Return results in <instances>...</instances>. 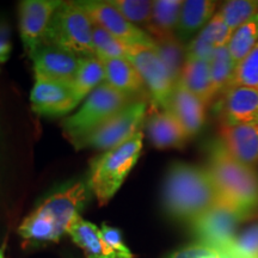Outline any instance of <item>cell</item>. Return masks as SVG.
I'll return each instance as SVG.
<instances>
[{"label": "cell", "mask_w": 258, "mask_h": 258, "mask_svg": "<svg viewBox=\"0 0 258 258\" xmlns=\"http://www.w3.org/2000/svg\"><path fill=\"white\" fill-rule=\"evenodd\" d=\"M218 192L206 167L177 161L167 170L161 205L167 217L190 224L218 201Z\"/></svg>", "instance_id": "obj_1"}, {"label": "cell", "mask_w": 258, "mask_h": 258, "mask_svg": "<svg viewBox=\"0 0 258 258\" xmlns=\"http://www.w3.org/2000/svg\"><path fill=\"white\" fill-rule=\"evenodd\" d=\"M207 166L222 201L247 217L258 212V172L237 160L228 152L220 139H214L207 145Z\"/></svg>", "instance_id": "obj_2"}, {"label": "cell", "mask_w": 258, "mask_h": 258, "mask_svg": "<svg viewBox=\"0 0 258 258\" xmlns=\"http://www.w3.org/2000/svg\"><path fill=\"white\" fill-rule=\"evenodd\" d=\"M143 143L144 133L139 131L124 144L93 159L88 178L99 205H106L123 184L140 158Z\"/></svg>", "instance_id": "obj_3"}, {"label": "cell", "mask_w": 258, "mask_h": 258, "mask_svg": "<svg viewBox=\"0 0 258 258\" xmlns=\"http://www.w3.org/2000/svg\"><path fill=\"white\" fill-rule=\"evenodd\" d=\"M93 24L78 3H61L50 19L42 43L67 50L79 57L96 56Z\"/></svg>", "instance_id": "obj_4"}, {"label": "cell", "mask_w": 258, "mask_h": 258, "mask_svg": "<svg viewBox=\"0 0 258 258\" xmlns=\"http://www.w3.org/2000/svg\"><path fill=\"white\" fill-rule=\"evenodd\" d=\"M134 96L111 88L106 83L99 85L86 97L80 109L62 121V131L71 143L91 133L125 106L132 104Z\"/></svg>", "instance_id": "obj_5"}, {"label": "cell", "mask_w": 258, "mask_h": 258, "mask_svg": "<svg viewBox=\"0 0 258 258\" xmlns=\"http://www.w3.org/2000/svg\"><path fill=\"white\" fill-rule=\"evenodd\" d=\"M147 102L137 101L125 106L117 114L93 129L91 133L80 138L73 143L77 150L92 148V150L110 151L124 144L138 133L140 125L146 117Z\"/></svg>", "instance_id": "obj_6"}, {"label": "cell", "mask_w": 258, "mask_h": 258, "mask_svg": "<svg viewBox=\"0 0 258 258\" xmlns=\"http://www.w3.org/2000/svg\"><path fill=\"white\" fill-rule=\"evenodd\" d=\"M92 194L89 178L70 180L48 194L34 211L49 219L62 237L89 205Z\"/></svg>", "instance_id": "obj_7"}, {"label": "cell", "mask_w": 258, "mask_h": 258, "mask_svg": "<svg viewBox=\"0 0 258 258\" xmlns=\"http://www.w3.org/2000/svg\"><path fill=\"white\" fill-rule=\"evenodd\" d=\"M247 219L250 217L246 214L218 200L189 225L196 241L225 251L237 237L239 226Z\"/></svg>", "instance_id": "obj_8"}, {"label": "cell", "mask_w": 258, "mask_h": 258, "mask_svg": "<svg viewBox=\"0 0 258 258\" xmlns=\"http://www.w3.org/2000/svg\"><path fill=\"white\" fill-rule=\"evenodd\" d=\"M127 60L133 63L140 74L145 89L150 95L152 108L167 109L176 85L158 54L156 43L154 46L129 44Z\"/></svg>", "instance_id": "obj_9"}, {"label": "cell", "mask_w": 258, "mask_h": 258, "mask_svg": "<svg viewBox=\"0 0 258 258\" xmlns=\"http://www.w3.org/2000/svg\"><path fill=\"white\" fill-rule=\"evenodd\" d=\"M92 22L127 44L154 46V40L146 30L132 24L110 4V2H80Z\"/></svg>", "instance_id": "obj_10"}, {"label": "cell", "mask_w": 258, "mask_h": 258, "mask_svg": "<svg viewBox=\"0 0 258 258\" xmlns=\"http://www.w3.org/2000/svg\"><path fill=\"white\" fill-rule=\"evenodd\" d=\"M61 3L56 0H24L19 3V32L29 56L40 46L50 19Z\"/></svg>", "instance_id": "obj_11"}, {"label": "cell", "mask_w": 258, "mask_h": 258, "mask_svg": "<svg viewBox=\"0 0 258 258\" xmlns=\"http://www.w3.org/2000/svg\"><path fill=\"white\" fill-rule=\"evenodd\" d=\"M30 101L32 110L42 116H62L80 103L72 85L38 76H35Z\"/></svg>", "instance_id": "obj_12"}, {"label": "cell", "mask_w": 258, "mask_h": 258, "mask_svg": "<svg viewBox=\"0 0 258 258\" xmlns=\"http://www.w3.org/2000/svg\"><path fill=\"white\" fill-rule=\"evenodd\" d=\"M30 57L34 62L35 76L69 85H72L76 79L82 60L76 54L42 42Z\"/></svg>", "instance_id": "obj_13"}, {"label": "cell", "mask_w": 258, "mask_h": 258, "mask_svg": "<svg viewBox=\"0 0 258 258\" xmlns=\"http://www.w3.org/2000/svg\"><path fill=\"white\" fill-rule=\"evenodd\" d=\"M214 110L220 124L237 125L258 121V90L231 88L225 90L217 101Z\"/></svg>", "instance_id": "obj_14"}, {"label": "cell", "mask_w": 258, "mask_h": 258, "mask_svg": "<svg viewBox=\"0 0 258 258\" xmlns=\"http://www.w3.org/2000/svg\"><path fill=\"white\" fill-rule=\"evenodd\" d=\"M219 139L240 163L253 169L258 165V121L237 125L220 124Z\"/></svg>", "instance_id": "obj_15"}, {"label": "cell", "mask_w": 258, "mask_h": 258, "mask_svg": "<svg viewBox=\"0 0 258 258\" xmlns=\"http://www.w3.org/2000/svg\"><path fill=\"white\" fill-rule=\"evenodd\" d=\"M207 105L186 90L182 84H176L167 110L172 112L189 139L200 133L206 122Z\"/></svg>", "instance_id": "obj_16"}, {"label": "cell", "mask_w": 258, "mask_h": 258, "mask_svg": "<svg viewBox=\"0 0 258 258\" xmlns=\"http://www.w3.org/2000/svg\"><path fill=\"white\" fill-rule=\"evenodd\" d=\"M146 131L151 144L158 150L182 148L189 140L184 129L167 109L152 108L147 118Z\"/></svg>", "instance_id": "obj_17"}, {"label": "cell", "mask_w": 258, "mask_h": 258, "mask_svg": "<svg viewBox=\"0 0 258 258\" xmlns=\"http://www.w3.org/2000/svg\"><path fill=\"white\" fill-rule=\"evenodd\" d=\"M217 2L212 0H185L180 10L176 36L182 42L195 37L217 14Z\"/></svg>", "instance_id": "obj_18"}, {"label": "cell", "mask_w": 258, "mask_h": 258, "mask_svg": "<svg viewBox=\"0 0 258 258\" xmlns=\"http://www.w3.org/2000/svg\"><path fill=\"white\" fill-rule=\"evenodd\" d=\"M67 234L84 251L86 258H117L103 239L102 231L82 217H78L70 225Z\"/></svg>", "instance_id": "obj_19"}, {"label": "cell", "mask_w": 258, "mask_h": 258, "mask_svg": "<svg viewBox=\"0 0 258 258\" xmlns=\"http://www.w3.org/2000/svg\"><path fill=\"white\" fill-rule=\"evenodd\" d=\"M178 83L206 105H209L217 98L213 89L209 61L186 59Z\"/></svg>", "instance_id": "obj_20"}, {"label": "cell", "mask_w": 258, "mask_h": 258, "mask_svg": "<svg viewBox=\"0 0 258 258\" xmlns=\"http://www.w3.org/2000/svg\"><path fill=\"white\" fill-rule=\"evenodd\" d=\"M101 60V59H99ZM104 66L105 82L118 91L134 96L145 91V85L140 74L127 59L101 60Z\"/></svg>", "instance_id": "obj_21"}, {"label": "cell", "mask_w": 258, "mask_h": 258, "mask_svg": "<svg viewBox=\"0 0 258 258\" xmlns=\"http://www.w3.org/2000/svg\"><path fill=\"white\" fill-rule=\"evenodd\" d=\"M182 0H156L146 32L153 40L176 35L179 23Z\"/></svg>", "instance_id": "obj_22"}, {"label": "cell", "mask_w": 258, "mask_h": 258, "mask_svg": "<svg viewBox=\"0 0 258 258\" xmlns=\"http://www.w3.org/2000/svg\"><path fill=\"white\" fill-rule=\"evenodd\" d=\"M105 82V72L103 62L97 56L82 57L78 73L72 84L77 99L82 102L85 97Z\"/></svg>", "instance_id": "obj_23"}, {"label": "cell", "mask_w": 258, "mask_h": 258, "mask_svg": "<svg viewBox=\"0 0 258 258\" xmlns=\"http://www.w3.org/2000/svg\"><path fill=\"white\" fill-rule=\"evenodd\" d=\"M156 49L169 71L172 82L178 84L186 61V50L183 42L176 35L154 40Z\"/></svg>", "instance_id": "obj_24"}, {"label": "cell", "mask_w": 258, "mask_h": 258, "mask_svg": "<svg viewBox=\"0 0 258 258\" xmlns=\"http://www.w3.org/2000/svg\"><path fill=\"white\" fill-rule=\"evenodd\" d=\"M18 233L24 240L35 244L56 243L61 238L53 222L35 211L22 221Z\"/></svg>", "instance_id": "obj_25"}, {"label": "cell", "mask_w": 258, "mask_h": 258, "mask_svg": "<svg viewBox=\"0 0 258 258\" xmlns=\"http://www.w3.org/2000/svg\"><path fill=\"white\" fill-rule=\"evenodd\" d=\"M258 43V14L240 25L232 35L227 48L235 66L244 59Z\"/></svg>", "instance_id": "obj_26"}, {"label": "cell", "mask_w": 258, "mask_h": 258, "mask_svg": "<svg viewBox=\"0 0 258 258\" xmlns=\"http://www.w3.org/2000/svg\"><path fill=\"white\" fill-rule=\"evenodd\" d=\"M209 67H211L213 89L215 96L218 97L227 89L235 70V64L227 46L217 48L213 51V55L209 60Z\"/></svg>", "instance_id": "obj_27"}, {"label": "cell", "mask_w": 258, "mask_h": 258, "mask_svg": "<svg viewBox=\"0 0 258 258\" xmlns=\"http://www.w3.org/2000/svg\"><path fill=\"white\" fill-rule=\"evenodd\" d=\"M93 46L96 56L101 60L127 59L129 44L112 36L97 24H93Z\"/></svg>", "instance_id": "obj_28"}, {"label": "cell", "mask_w": 258, "mask_h": 258, "mask_svg": "<svg viewBox=\"0 0 258 258\" xmlns=\"http://www.w3.org/2000/svg\"><path fill=\"white\" fill-rule=\"evenodd\" d=\"M219 12L226 25L231 29L232 32H234L240 25L258 14V2L257 0H231L226 2Z\"/></svg>", "instance_id": "obj_29"}, {"label": "cell", "mask_w": 258, "mask_h": 258, "mask_svg": "<svg viewBox=\"0 0 258 258\" xmlns=\"http://www.w3.org/2000/svg\"><path fill=\"white\" fill-rule=\"evenodd\" d=\"M231 88H251L258 90V43L235 66L233 77L227 86V89Z\"/></svg>", "instance_id": "obj_30"}, {"label": "cell", "mask_w": 258, "mask_h": 258, "mask_svg": "<svg viewBox=\"0 0 258 258\" xmlns=\"http://www.w3.org/2000/svg\"><path fill=\"white\" fill-rule=\"evenodd\" d=\"M110 4L134 25H146L152 16L153 2L150 0H112Z\"/></svg>", "instance_id": "obj_31"}, {"label": "cell", "mask_w": 258, "mask_h": 258, "mask_svg": "<svg viewBox=\"0 0 258 258\" xmlns=\"http://www.w3.org/2000/svg\"><path fill=\"white\" fill-rule=\"evenodd\" d=\"M224 252L230 258H258V222L238 233Z\"/></svg>", "instance_id": "obj_32"}, {"label": "cell", "mask_w": 258, "mask_h": 258, "mask_svg": "<svg viewBox=\"0 0 258 258\" xmlns=\"http://www.w3.org/2000/svg\"><path fill=\"white\" fill-rule=\"evenodd\" d=\"M232 35H233V32L226 25L220 12L218 11L217 14L213 16L209 23L195 37H199L200 40L207 43L208 46L217 49V48L227 46Z\"/></svg>", "instance_id": "obj_33"}, {"label": "cell", "mask_w": 258, "mask_h": 258, "mask_svg": "<svg viewBox=\"0 0 258 258\" xmlns=\"http://www.w3.org/2000/svg\"><path fill=\"white\" fill-rule=\"evenodd\" d=\"M164 258H230L224 251L215 249L209 245L195 243L179 247Z\"/></svg>", "instance_id": "obj_34"}, {"label": "cell", "mask_w": 258, "mask_h": 258, "mask_svg": "<svg viewBox=\"0 0 258 258\" xmlns=\"http://www.w3.org/2000/svg\"><path fill=\"white\" fill-rule=\"evenodd\" d=\"M102 237L110 249L116 253L117 258H134V254L128 249L123 241V235L118 228L103 225Z\"/></svg>", "instance_id": "obj_35"}, {"label": "cell", "mask_w": 258, "mask_h": 258, "mask_svg": "<svg viewBox=\"0 0 258 258\" xmlns=\"http://www.w3.org/2000/svg\"><path fill=\"white\" fill-rule=\"evenodd\" d=\"M11 30L6 22H0V63L5 62L11 55Z\"/></svg>", "instance_id": "obj_36"}, {"label": "cell", "mask_w": 258, "mask_h": 258, "mask_svg": "<svg viewBox=\"0 0 258 258\" xmlns=\"http://www.w3.org/2000/svg\"><path fill=\"white\" fill-rule=\"evenodd\" d=\"M0 258H4V252H3V249L0 250Z\"/></svg>", "instance_id": "obj_37"}]
</instances>
